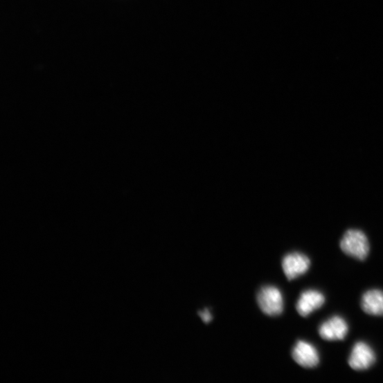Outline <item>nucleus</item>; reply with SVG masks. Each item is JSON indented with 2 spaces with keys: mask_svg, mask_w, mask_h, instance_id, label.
Listing matches in <instances>:
<instances>
[{
  "mask_svg": "<svg viewBox=\"0 0 383 383\" xmlns=\"http://www.w3.org/2000/svg\"><path fill=\"white\" fill-rule=\"evenodd\" d=\"M361 305L366 314L383 316V291L373 289L366 292L363 294Z\"/></svg>",
  "mask_w": 383,
  "mask_h": 383,
  "instance_id": "8",
  "label": "nucleus"
},
{
  "mask_svg": "<svg viewBox=\"0 0 383 383\" xmlns=\"http://www.w3.org/2000/svg\"><path fill=\"white\" fill-rule=\"evenodd\" d=\"M311 261L305 254L293 252L286 255L282 261L283 272L288 280L296 279L310 269Z\"/></svg>",
  "mask_w": 383,
  "mask_h": 383,
  "instance_id": "4",
  "label": "nucleus"
},
{
  "mask_svg": "<svg viewBox=\"0 0 383 383\" xmlns=\"http://www.w3.org/2000/svg\"><path fill=\"white\" fill-rule=\"evenodd\" d=\"M257 302L261 311L267 315H280L284 310V301L280 290L274 286H266L258 293Z\"/></svg>",
  "mask_w": 383,
  "mask_h": 383,
  "instance_id": "2",
  "label": "nucleus"
},
{
  "mask_svg": "<svg viewBox=\"0 0 383 383\" xmlns=\"http://www.w3.org/2000/svg\"><path fill=\"white\" fill-rule=\"evenodd\" d=\"M376 361V355L372 347L364 341H359L353 346L348 359L350 367L362 371L372 367Z\"/></svg>",
  "mask_w": 383,
  "mask_h": 383,
  "instance_id": "3",
  "label": "nucleus"
},
{
  "mask_svg": "<svg viewBox=\"0 0 383 383\" xmlns=\"http://www.w3.org/2000/svg\"><path fill=\"white\" fill-rule=\"evenodd\" d=\"M292 357L301 366L305 368H316L320 361L319 352L312 344L300 340L294 346Z\"/></svg>",
  "mask_w": 383,
  "mask_h": 383,
  "instance_id": "5",
  "label": "nucleus"
},
{
  "mask_svg": "<svg viewBox=\"0 0 383 383\" xmlns=\"http://www.w3.org/2000/svg\"><path fill=\"white\" fill-rule=\"evenodd\" d=\"M199 315L206 323L211 322L213 319V316L208 309L204 310L203 312H199Z\"/></svg>",
  "mask_w": 383,
  "mask_h": 383,
  "instance_id": "9",
  "label": "nucleus"
},
{
  "mask_svg": "<svg viewBox=\"0 0 383 383\" xmlns=\"http://www.w3.org/2000/svg\"><path fill=\"white\" fill-rule=\"evenodd\" d=\"M348 332L346 321L340 316H334L323 322L319 335L323 340L333 341L344 340Z\"/></svg>",
  "mask_w": 383,
  "mask_h": 383,
  "instance_id": "6",
  "label": "nucleus"
},
{
  "mask_svg": "<svg viewBox=\"0 0 383 383\" xmlns=\"http://www.w3.org/2000/svg\"><path fill=\"white\" fill-rule=\"evenodd\" d=\"M325 303L326 297L321 292L317 290H308L301 294L296 309L301 316L307 317L320 309Z\"/></svg>",
  "mask_w": 383,
  "mask_h": 383,
  "instance_id": "7",
  "label": "nucleus"
},
{
  "mask_svg": "<svg viewBox=\"0 0 383 383\" xmlns=\"http://www.w3.org/2000/svg\"><path fill=\"white\" fill-rule=\"evenodd\" d=\"M340 247L346 255L362 261L367 258L370 251L366 235L358 229L346 231L341 240Z\"/></svg>",
  "mask_w": 383,
  "mask_h": 383,
  "instance_id": "1",
  "label": "nucleus"
}]
</instances>
